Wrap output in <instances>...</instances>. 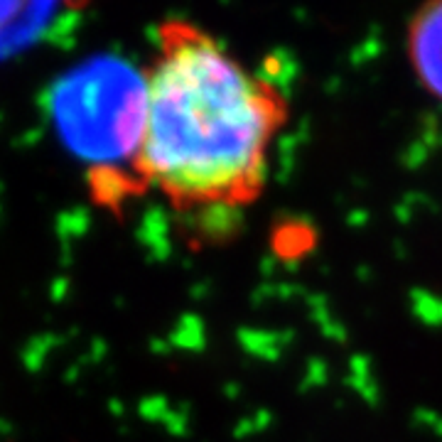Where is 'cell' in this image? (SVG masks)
Here are the masks:
<instances>
[{"label": "cell", "instance_id": "obj_3", "mask_svg": "<svg viewBox=\"0 0 442 442\" xmlns=\"http://www.w3.org/2000/svg\"><path fill=\"white\" fill-rule=\"evenodd\" d=\"M62 10L64 5H0V57L37 37L44 25L52 22Z\"/></svg>", "mask_w": 442, "mask_h": 442}, {"label": "cell", "instance_id": "obj_2", "mask_svg": "<svg viewBox=\"0 0 442 442\" xmlns=\"http://www.w3.org/2000/svg\"><path fill=\"white\" fill-rule=\"evenodd\" d=\"M408 59L422 88L442 101V3H430L413 15Z\"/></svg>", "mask_w": 442, "mask_h": 442}, {"label": "cell", "instance_id": "obj_1", "mask_svg": "<svg viewBox=\"0 0 442 442\" xmlns=\"http://www.w3.org/2000/svg\"><path fill=\"white\" fill-rule=\"evenodd\" d=\"M285 121L275 83L194 22L165 20L142 74L133 177L180 214L241 211L263 192Z\"/></svg>", "mask_w": 442, "mask_h": 442}]
</instances>
